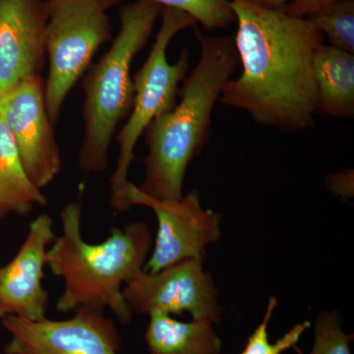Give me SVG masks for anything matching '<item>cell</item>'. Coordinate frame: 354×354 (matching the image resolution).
<instances>
[{
  "instance_id": "15",
  "label": "cell",
  "mask_w": 354,
  "mask_h": 354,
  "mask_svg": "<svg viewBox=\"0 0 354 354\" xmlns=\"http://www.w3.org/2000/svg\"><path fill=\"white\" fill-rule=\"evenodd\" d=\"M46 202L43 191L26 174L12 134L0 118V220L28 216Z\"/></svg>"
},
{
  "instance_id": "5",
  "label": "cell",
  "mask_w": 354,
  "mask_h": 354,
  "mask_svg": "<svg viewBox=\"0 0 354 354\" xmlns=\"http://www.w3.org/2000/svg\"><path fill=\"white\" fill-rule=\"evenodd\" d=\"M162 26L156 36L145 64L135 76L134 99L127 124L116 135L118 157L116 167L109 178V205L115 214L127 213L132 205L127 197L130 165L134 160V150L142 135L155 118L174 109L183 82L190 69L189 53L181 50L180 57L169 64L167 53L176 34L196 25L189 14L162 7Z\"/></svg>"
},
{
  "instance_id": "18",
  "label": "cell",
  "mask_w": 354,
  "mask_h": 354,
  "mask_svg": "<svg viewBox=\"0 0 354 354\" xmlns=\"http://www.w3.org/2000/svg\"><path fill=\"white\" fill-rule=\"evenodd\" d=\"M189 14L207 31L227 29L235 22L228 0H148Z\"/></svg>"
},
{
  "instance_id": "20",
  "label": "cell",
  "mask_w": 354,
  "mask_h": 354,
  "mask_svg": "<svg viewBox=\"0 0 354 354\" xmlns=\"http://www.w3.org/2000/svg\"><path fill=\"white\" fill-rule=\"evenodd\" d=\"M257 6L281 11L295 17L307 18L335 0H249Z\"/></svg>"
},
{
  "instance_id": "8",
  "label": "cell",
  "mask_w": 354,
  "mask_h": 354,
  "mask_svg": "<svg viewBox=\"0 0 354 354\" xmlns=\"http://www.w3.org/2000/svg\"><path fill=\"white\" fill-rule=\"evenodd\" d=\"M127 197L132 206L148 207L157 216L155 245L144 271L153 274L181 261L204 260L207 247L221 239L223 218L213 209H204L197 190L180 199H156L132 183Z\"/></svg>"
},
{
  "instance_id": "19",
  "label": "cell",
  "mask_w": 354,
  "mask_h": 354,
  "mask_svg": "<svg viewBox=\"0 0 354 354\" xmlns=\"http://www.w3.org/2000/svg\"><path fill=\"white\" fill-rule=\"evenodd\" d=\"M314 346L309 354H351L354 334L342 330V317L335 310L322 311L314 327Z\"/></svg>"
},
{
  "instance_id": "11",
  "label": "cell",
  "mask_w": 354,
  "mask_h": 354,
  "mask_svg": "<svg viewBox=\"0 0 354 354\" xmlns=\"http://www.w3.org/2000/svg\"><path fill=\"white\" fill-rule=\"evenodd\" d=\"M55 239L50 216L41 214L30 223L18 252L0 268V321L7 316L31 321L46 318L50 295L43 286L44 267Z\"/></svg>"
},
{
  "instance_id": "4",
  "label": "cell",
  "mask_w": 354,
  "mask_h": 354,
  "mask_svg": "<svg viewBox=\"0 0 354 354\" xmlns=\"http://www.w3.org/2000/svg\"><path fill=\"white\" fill-rule=\"evenodd\" d=\"M162 8L148 0H136L121 7L120 32L84 80L85 130L78 165L85 174L108 169L111 140L118 123L132 109L133 59L148 43Z\"/></svg>"
},
{
  "instance_id": "13",
  "label": "cell",
  "mask_w": 354,
  "mask_h": 354,
  "mask_svg": "<svg viewBox=\"0 0 354 354\" xmlns=\"http://www.w3.org/2000/svg\"><path fill=\"white\" fill-rule=\"evenodd\" d=\"M317 113L354 118V55L320 44L313 55Z\"/></svg>"
},
{
  "instance_id": "21",
  "label": "cell",
  "mask_w": 354,
  "mask_h": 354,
  "mask_svg": "<svg viewBox=\"0 0 354 354\" xmlns=\"http://www.w3.org/2000/svg\"><path fill=\"white\" fill-rule=\"evenodd\" d=\"M0 354H11V353H6V351H4L3 353H0Z\"/></svg>"
},
{
  "instance_id": "7",
  "label": "cell",
  "mask_w": 354,
  "mask_h": 354,
  "mask_svg": "<svg viewBox=\"0 0 354 354\" xmlns=\"http://www.w3.org/2000/svg\"><path fill=\"white\" fill-rule=\"evenodd\" d=\"M123 295L133 314L149 315L158 311L172 317L189 313L192 320L216 325L225 309L218 290L204 260L181 261L153 274L141 271L123 288Z\"/></svg>"
},
{
  "instance_id": "10",
  "label": "cell",
  "mask_w": 354,
  "mask_h": 354,
  "mask_svg": "<svg viewBox=\"0 0 354 354\" xmlns=\"http://www.w3.org/2000/svg\"><path fill=\"white\" fill-rule=\"evenodd\" d=\"M0 118L12 134L26 174L44 189L62 169V156L46 106L43 77L0 94Z\"/></svg>"
},
{
  "instance_id": "9",
  "label": "cell",
  "mask_w": 354,
  "mask_h": 354,
  "mask_svg": "<svg viewBox=\"0 0 354 354\" xmlns=\"http://www.w3.org/2000/svg\"><path fill=\"white\" fill-rule=\"evenodd\" d=\"M66 320L2 319L11 335L4 351L11 354H120L121 335L104 312L81 307Z\"/></svg>"
},
{
  "instance_id": "1",
  "label": "cell",
  "mask_w": 354,
  "mask_h": 354,
  "mask_svg": "<svg viewBox=\"0 0 354 354\" xmlns=\"http://www.w3.org/2000/svg\"><path fill=\"white\" fill-rule=\"evenodd\" d=\"M235 15L234 46L241 75L230 79L218 102L245 111L263 127L286 132L313 127L317 113L313 55L322 32L306 18L228 0Z\"/></svg>"
},
{
  "instance_id": "16",
  "label": "cell",
  "mask_w": 354,
  "mask_h": 354,
  "mask_svg": "<svg viewBox=\"0 0 354 354\" xmlns=\"http://www.w3.org/2000/svg\"><path fill=\"white\" fill-rule=\"evenodd\" d=\"M306 19L322 32L330 46L354 55V0H335Z\"/></svg>"
},
{
  "instance_id": "2",
  "label": "cell",
  "mask_w": 354,
  "mask_h": 354,
  "mask_svg": "<svg viewBox=\"0 0 354 354\" xmlns=\"http://www.w3.org/2000/svg\"><path fill=\"white\" fill-rule=\"evenodd\" d=\"M199 62L186 75L180 101L147 127L145 177L138 188L156 199H180L188 165L201 155L212 133V113L239 65L232 37H209L196 29Z\"/></svg>"
},
{
  "instance_id": "3",
  "label": "cell",
  "mask_w": 354,
  "mask_h": 354,
  "mask_svg": "<svg viewBox=\"0 0 354 354\" xmlns=\"http://www.w3.org/2000/svg\"><path fill=\"white\" fill-rule=\"evenodd\" d=\"M60 220L62 234L46 254V266L64 283L55 310L66 313L81 307L102 312L109 309L118 322L128 325L133 312L122 286L144 270L152 248L150 227L136 221L111 228L108 239L101 243H88L81 232V198L64 207Z\"/></svg>"
},
{
  "instance_id": "12",
  "label": "cell",
  "mask_w": 354,
  "mask_h": 354,
  "mask_svg": "<svg viewBox=\"0 0 354 354\" xmlns=\"http://www.w3.org/2000/svg\"><path fill=\"white\" fill-rule=\"evenodd\" d=\"M46 25L44 0H0V94L41 76Z\"/></svg>"
},
{
  "instance_id": "14",
  "label": "cell",
  "mask_w": 354,
  "mask_h": 354,
  "mask_svg": "<svg viewBox=\"0 0 354 354\" xmlns=\"http://www.w3.org/2000/svg\"><path fill=\"white\" fill-rule=\"evenodd\" d=\"M145 333L149 354H221L223 342L213 324L181 322L162 312L153 311Z\"/></svg>"
},
{
  "instance_id": "6",
  "label": "cell",
  "mask_w": 354,
  "mask_h": 354,
  "mask_svg": "<svg viewBox=\"0 0 354 354\" xmlns=\"http://www.w3.org/2000/svg\"><path fill=\"white\" fill-rule=\"evenodd\" d=\"M120 0H44L46 50L50 60L44 81L46 106L57 124L70 91L111 39L109 9Z\"/></svg>"
},
{
  "instance_id": "17",
  "label": "cell",
  "mask_w": 354,
  "mask_h": 354,
  "mask_svg": "<svg viewBox=\"0 0 354 354\" xmlns=\"http://www.w3.org/2000/svg\"><path fill=\"white\" fill-rule=\"evenodd\" d=\"M278 305V300L271 297L268 300L265 315L258 327L247 339L245 348L241 354H283L288 349L295 348L301 339L302 335L311 327L308 320L298 323L293 326L283 337L274 342H270L268 327L274 315V310Z\"/></svg>"
}]
</instances>
